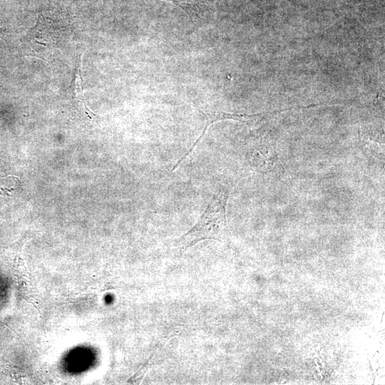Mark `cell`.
Masks as SVG:
<instances>
[{
    "mask_svg": "<svg viewBox=\"0 0 385 385\" xmlns=\"http://www.w3.org/2000/svg\"><path fill=\"white\" fill-rule=\"evenodd\" d=\"M227 199L228 191L225 188H220L212 195L197 223L178 240V245L181 250H186L202 240H222L227 236Z\"/></svg>",
    "mask_w": 385,
    "mask_h": 385,
    "instance_id": "6da1fadb",
    "label": "cell"
},
{
    "mask_svg": "<svg viewBox=\"0 0 385 385\" xmlns=\"http://www.w3.org/2000/svg\"><path fill=\"white\" fill-rule=\"evenodd\" d=\"M200 112L205 116L206 120V124L205 126L200 134V137L196 140L195 143L192 145L190 149L186 153L182 158H180L177 163L173 167V170L176 168L180 163L192 152V150L195 148V145L198 143V142L200 140V139L203 137L205 135L208 125H211L212 123L219 121V120H237L242 123H247L250 121H252L253 120H255L262 115V114H253V115H247V114H237V113H226L220 111H217L214 109H211L209 107H202V108H198Z\"/></svg>",
    "mask_w": 385,
    "mask_h": 385,
    "instance_id": "7a4b0ae2",
    "label": "cell"
},
{
    "mask_svg": "<svg viewBox=\"0 0 385 385\" xmlns=\"http://www.w3.org/2000/svg\"><path fill=\"white\" fill-rule=\"evenodd\" d=\"M249 160L260 172L277 171L281 167L276 151L269 145H259L249 151Z\"/></svg>",
    "mask_w": 385,
    "mask_h": 385,
    "instance_id": "277c9868",
    "label": "cell"
},
{
    "mask_svg": "<svg viewBox=\"0 0 385 385\" xmlns=\"http://www.w3.org/2000/svg\"><path fill=\"white\" fill-rule=\"evenodd\" d=\"M4 31V29L3 28H0V36L1 35V34L3 33Z\"/></svg>",
    "mask_w": 385,
    "mask_h": 385,
    "instance_id": "5b68a950",
    "label": "cell"
},
{
    "mask_svg": "<svg viewBox=\"0 0 385 385\" xmlns=\"http://www.w3.org/2000/svg\"><path fill=\"white\" fill-rule=\"evenodd\" d=\"M180 7L197 26H202L211 17V0H163Z\"/></svg>",
    "mask_w": 385,
    "mask_h": 385,
    "instance_id": "3957f363",
    "label": "cell"
}]
</instances>
